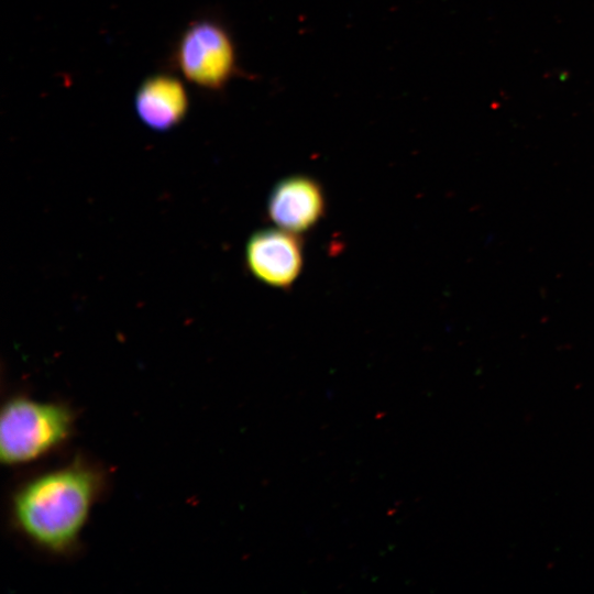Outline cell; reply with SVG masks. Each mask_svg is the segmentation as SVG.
Instances as JSON below:
<instances>
[{
    "mask_svg": "<svg viewBox=\"0 0 594 594\" xmlns=\"http://www.w3.org/2000/svg\"><path fill=\"white\" fill-rule=\"evenodd\" d=\"M98 487L96 473L78 464L43 474L14 496L15 521L44 549L68 550L88 518Z\"/></svg>",
    "mask_w": 594,
    "mask_h": 594,
    "instance_id": "cell-1",
    "label": "cell"
},
{
    "mask_svg": "<svg viewBox=\"0 0 594 594\" xmlns=\"http://www.w3.org/2000/svg\"><path fill=\"white\" fill-rule=\"evenodd\" d=\"M72 427L73 416L63 405L13 398L1 413V460L7 464L33 461L62 443Z\"/></svg>",
    "mask_w": 594,
    "mask_h": 594,
    "instance_id": "cell-2",
    "label": "cell"
},
{
    "mask_svg": "<svg viewBox=\"0 0 594 594\" xmlns=\"http://www.w3.org/2000/svg\"><path fill=\"white\" fill-rule=\"evenodd\" d=\"M176 65L187 80L208 90L223 88L237 73V52L230 33L213 20L191 23L180 36Z\"/></svg>",
    "mask_w": 594,
    "mask_h": 594,
    "instance_id": "cell-3",
    "label": "cell"
},
{
    "mask_svg": "<svg viewBox=\"0 0 594 594\" xmlns=\"http://www.w3.org/2000/svg\"><path fill=\"white\" fill-rule=\"evenodd\" d=\"M246 264L252 274L274 287H288L302 267V248L296 233L283 229L255 232L246 244Z\"/></svg>",
    "mask_w": 594,
    "mask_h": 594,
    "instance_id": "cell-4",
    "label": "cell"
},
{
    "mask_svg": "<svg viewBox=\"0 0 594 594\" xmlns=\"http://www.w3.org/2000/svg\"><path fill=\"white\" fill-rule=\"evenodd\" d=\"M324 207V194L319 183L308 176L295 175L273 188L267 212L278 228L298 234L317 224Z\"/></svg>",
    "mask_w": 594,
    "mask_h": 594,
    "instance_id": "cell-5",
    "label": "cell"
},
{
    "mask_svg": "<svg viewBox=\"0 0 594 594\" xmlns=\"http://www.w3.org/2000/svg\"><path fill=\"white\" fill-rule=\"evenodd\" d=\"M134 108L146 127L166 131L184 119L188 97L184 85L177 78L170 75H155L140 86Z\"/></svg>",
    "mask_w": 594,
    "mask_h": 594,
    "instance_id": "cell-6",
    "label": "cell"
}]
</instances>
